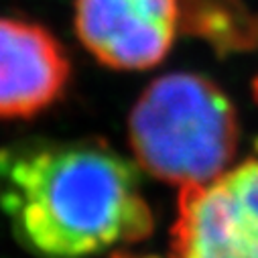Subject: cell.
Listing matches in <instances>:
<instances>
[{"mask_svg":"<svg viewBox=\"0 0 258 258\" xmlns=\"http://www.w3.org/2000/svg\"><path fill=\"white\" fill-rule=\"evenodd\" d=\"M70 76V57L49 29L0 17V120L45 112L66 94Z\"/></svg>","mask_w":258,"mask_h":258,"instance_id":"5b68a950","label":"cell"},{"mask_svg":"<svg viewBox=\"0 0 258 258\" xmlns=\"http://www.w3.org/2000/svg\"><path fill=\"white\" fill-rule=\"evenodd\" d=\"M82 45L106 68L151 70L167 57L181 27L179 0H76Z\"/></svg>","mask_w":258,"mask_h":258,"instance_id":"277c9868","label":"cell"},{"mask_svg":"<svg viewBox=\"0 0 258 258\" xmlns=\"http://www.w3.org/2000/svg\"><path fill=\"white\" fill-rule=\"evenodd\" d=\"M181 27L220 51H242L258 43V19L240 0H179Z\"/></svg>","mask_w":258,"mask_h":258,"instance_id":"8992f818","label":"cell"},{"mask_svg":"<svg viewBox=\"0 0 258 258\" xmlns=\"http://www.w3.org/2000/svg\"><path fill=\"white\" fill-rule=\"evenodd\" d=\"M169 258H258V159L181 187Z\"/></svg>","mask_w":258,"mask_h":258,"instance_id":"3957f363","label":"cell"},{"mask_svg":"<svg viewBox=\"0 0 258 258\" xmlns=\"http://www.w3.org/2000/svg\"><path fill=\"white\" fill-rule=\"evenodd\" d=\"M137 163L171 185L206 183L228 169L238 149V118L218 84L200 74L157 78L128 118Z\"/></svg>","mask_w":258,"mask_h":258,"instance_id":"7a4b0ae2","label":"cell"},{"mask_svg":"<svg viewBox=\"0 0 258 258\" xmlns=\"http://www.w3.org/2000/svg\"><path fill=\"white\" fill-rule=\"evenodd\" d=\"M0 210L41 258H88L153 232L135 165L100 139L3 147Z\"/></svg>","mask_w":258,"mask_h":258,"instance_id":"6da1fadb","label":"cell"},{"mask_svg":"<svg viewBox=\"0 0 258 258\" xmlns=\"http://www.w3.org/2000/svg\"><path fill=\"white\" fill-rule=\"evenodd\" d=\"M252 92H254V100L258 102V76H256V80H254V84H252Z\"/></svg>","mask_w":258,"mask_h":258,"instance_id":"52a82bcc","label":"cell"}]
</instances>
